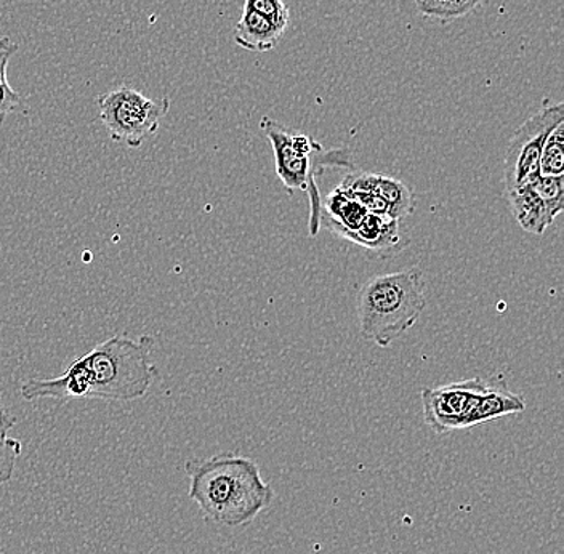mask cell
<instances>
[{
  "mask_svg": "<svg viewBox=\"0 0 564 554\" xmlns=\"http://www.w3.org/2000/svg\"><path fill=\"white\" fill-rule=\"evenodd\" d=\"M153 348L151 335H141L139 340L116 335L76 359L63 376L24 381L21 398L28 402L39 399L137 401L147 397L159 377L158 367L151 362Z\"/></svg>",
  "mask_w": 564,
  "mask_h": 554,
  "instance_id": "6da1fadb",
  "label": "cell"
},
{
  "mask_svg": "<svg viewBox=\"0 0 564 554\" xmlns=\"http://www.w3.org/2000/svg\"><path fill=\"white\" fill-rule=\"evenodd\" d=\"M185 469L189 497L215 524H250L273 502V489L264 482L259 465L242 455L227 452L206 460H189Z\"/></svg>",
  "mask_w": 564,
  "mask_h": 554,
  "instance_id": "7a4b0ae2",
  "label": "cell"
},
{
  "mask_svg": "<svg viewBox=\"0 0 564 554\" xmlns=\"http://www.w3.org/2000/svg\"><path fill=\"white\" fill-rule=\"evenodd\" d=\"M426 306L421 268L370 279L358 295L359 332L365 340L388 348L412 329Z\"/></svg>",
  "mask_w": 564,
  "mask_h": 554,
  "instance_id": "3957f363",
  "label": "cell"
},
{
  "mask_svg": "<svg viewBox=\"0 0 564 554\" xmlns=\"http://www.w3.org/2000/svg\"><path fill=\"white\" fill-rule=\"evenodd\" d=\"M264 135L273 146L276 174L282 185L289 191H306L310 197V236L319 232L321 226V193L317 188V175L327 167L347 169L350 164V153L347 150L326 151L323 144L303 133H291L280 123L270 118H263L260 123Z\"/></svg>",
  "mask_w": 564,
  "mask_h": 554,
  "instance_id": "277c9868",
  "label": "cell"
},
{
  "mask_svg": "<svg viewBox=\"0 0 564 554\" xmlns=\"http://www.w3.org/2000/svg\"><path fill=\"white\" fill-rule=\"evenodd\" d=\"M98 118L109 139L123 143L130 150H139L144 141L156 135L161 122L171 111L167 97L148 98L129 86H119L98 95Z\"/></svg>",
  "mask_w": 564,
  "mask_h": 554,
  "instance_id": "5b68a950",
  "label": "cell"
},
{
  "mask_svg": "<svg viewBox=\"0 0 564 554\" xmlns=\"http://www.w3.org/2000/svg\"><path fill=\"white\" fill-rule=\"evenodd\" d=\"M564 121L562 104L549 106L518 127L507 148L503 182L507 193L539 176V161L550 133Z\"/></svg>",
  "mask_w": 564,
  "mask_h": 554,
  "instance_id": "8992f818",
  "label": "cell"
},
{
  "mask_svg": "<svg viewBox=\"0 0 564 554\" xmlns=\"http://www.w3.org/2000/svg\"><path fill=\"white\" fill-rule=\"evenodd\" d=\"M482 379L456 381L422 391L423 419L438 434L465 430L476 401L488 390Z\"/></svg>",
  "mask_w": 564,
  "mask_h": 554,
  "instance_id": "52a82bcc",
  "label": "cell"
},
{
  "mask_svg": "<svg viewBox=\"0 0 564 554\" xmlns=\"http://www.w3.org/2000/svg\"><path fill=\"white\" fill-rule=\"evenodd\" d=\"M507 196L518 225L531 235L542 236L563 211V176H535Z\"/></svg>",
  "mask_w": 564,
  "mask_h": 554,
  "instance_id": "ba28073f",
  "label": "cell"
},
{
  "mask_svg": "<svg viewBox=\"0 0 564 554\" xmlns=\"http://www.w3.org/2000/svg\"><path fill=\"white\" fill-rule=\"evenodd\" d=\"M338 188L344 189L347 194H377L386 200L394 220H401V218L408 217L414 211V193L403 182L393 178V176L355 172V174L345 175Z\"/></svg>",
  "mask_w": 564,
  "mask_h": 554,
  "instance_id": "9c48e42d",
  "label": "cell"
},
{
  "mask_svg": "<svg viewBox=\"0 0 564 554\" xmlns=\"http://www.w3.org/2000/svg\"><path fill=\"white\" fill-rule=\"evenodd\" d=\"M527 411V402L518 394L511 393L506 381L489 383L488 390L476 401L474 411L468 416L465 430L474 428L481 423L492 422L507 415H517Z\"/></svg>",
  "mask_w": 564,
  "mask_h": 554,
  "instance_id": "30bf717a",
  "label": "cell"
},
{
  "mask_svg": "<svg viewBox=\"0 0 564 554\" xmlns=\"http://www.w3.org/2000/svg\"><path fill=\"white\" fill-rule=\"evenodd\" d=\"M341 238L372 252H388V250L398 249V243L401 241L400 220L386 215L368 214L358 228L345 232Z\"/></svg>",
  "mask_w": 564,
  "mask_h": 554,
  "instance_id": "8fae6325",
  "label": "cell"
},
{
  "mask_svg": "<svg viewBox=\"0 0 564 554\" xmlns=\"http://www.w3.org/2000/svg\"><path fill=\"white\" fill-rule=\"evenodd\" d=\"M288 28L268 20L252 10L245 9L235 28V42L249 52H270Z\"/></svg>",
  "mask_w": 564,
  "mask_h": 554,
  "instance_id": "7c38bea8",
  "label": "cell"
},
{
  "mask_svg": "<svg viewBox=\"0 0 564 554\" xmlns=\"http://www.w3.org/2000/svg\"><path fill=\"white\" fill-rule=\"evenodd\" d=\"M20 51V45L9 35L0 34V126L13 112L24 108V100L17 90H13L7 76L10 59Z\"/></svg>",
  "mask_w": 564,
  "mask_h": 554,
  "instance_id": "4fadbf2b",
  "label": "cell"
},
{
  "mask_svg": "<svg viewBox=\"0 0 564 554\" xmlns=\"http://www.w3.org/2000/svg\"><path fill=\"white\" fill-rule=\"evenodd\" d=\"M15 425V416L9 414L0 398V487L12 481L18 458L23 450L21 441L10 436Z\"/></svg>",
  "mask_w": 564,
  "mask_h": 554,
  "instance_id": "5bb4252c",
  "label": "cell"
},
{
  "mask_svg": "<svg viewBox=\"0 0 564 554\" xmlns=\"http://www.w3.org/2000/svg\"><path fill=\"white\" fill-rule=\"evenodd\" d=\"M482 2L485 0H415V6L423 17L451 23L474 12Z\"/></svg>",
  "mask_w": 564,
  "mask_h": 554,
  "instance_id": "9a60e30c",
  "label": "cell"
},
{
  "mask_svg": "<svg viewBox=\"0 0 564 554\" xmlns=\"http://www.w3.org/2000/svg\"><path fill=\"white\" fill-rule=\"evenodd\" d=\"M564 174V121L550 133L539 161V175L563 176Z\"/></svg>",
  "mask_w": 564,
  "mask_h": 554,
  "instance_id": "2e32d148",
  "label": "cell"
},
{
  "mask_svg": "<svg viewBox=\"0 0 564 554\" xmlns=\"http://www.w3.org/2000/svg\"><path fill=\"white\" fill-rule=\"evenodd\" d=\"M245 9L252 10L284 28H288L289 18H291L284 0H245Z\"/></svg>",
  "mask_w": 564,
  "mask_h": 554,
  "instance_id": "e0dca14e",
  "label": "cell"
}]
</instances>
